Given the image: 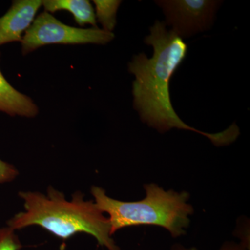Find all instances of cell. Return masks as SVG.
<instances>
[{
  "mask_svg": "<svg viewBox=\"0 0 250 250\" xmlns=\"http://www.w3.org/2000/svg\"><path fill=\"white\" fill-rule=\"evenodd\" d=\"M145 42L153 47L152 58L141 53L129 64V71L135 76L134 106L141 121L161 133L173 128L195 131L208 138L215 146L234 142L240 134L239 128L234 123L225 131L208 134L186 124L174 111L170 100V82L187 55L188 47L183 39L168 30L166 23L157 21Z\"/></svg>",
  "mask_w": 250,
  "mask_h": 250,
  "instance_id": "cell-1",
  "label": "cell"
},
{
  "mask_svg": "<svg viewBox=\"0 0 250 250\" xmlns=\"http://www.w3.org/2000/svg\"><path fill=\"white\" fill-rule=\"evenodd\" d=\"M24 211L7 223L14 231L30 226L41 227L60 239L67 240L77 233L93 236L108 250H121L111 238V225L95 202L85 200L82 192L67 201L62 192L50 187L47 195L39 192H20Z\"/></svg>",
  "mask_w": 250,
  "mask_h": 250,
  "instance_id": "cell-2",
  "label": "cell"
},
{
  "mask_svg": "<svg viewBox=\"0 0 250 250\" xmlns=\"http://www.w3.org/2000/svg\"><path fill=\"white\" fill-rule=\"evenodd\" d=\"M144 188L143 200L124 202L108 196L102 188H91L95 205L108 215L111 236L121 229L141 225L161 227L173 238L185 235L194 213L188 192L165 190L156 184H146Z\"/></svg>",
  "mask_w": 250,
  "mask_h": 250,
  "instance_id": "cell-3",
  "label": "cell"
},
{
  "mask_svg": "<svg viewBox=\"0 0 250 250\" xmlns=\"http://www.w3.org/2000/svg\"><path fill=\"white\" fill-rule=\"evenodd\" d=\"M114 36L113 33L98 27L81 29L67 25L45 11L34 19L23 36L22 52L23 55H26L51 44L104 45L111 42Z\"/></svg>",
  "mask_w": 250,
  "mask_h": 250,
  "instance_id": "cell-4",
  "label": "cell"
},
{
  "mask_svg": "<svg viewBox=\"0 0 250 250\" xmlns=\"http://www.w3.org/2000/svg\"><path fill=\"white\" fill-rule=\"evenodd\" d=\"M164 10L167 24L179 37L188 38L209 29L213 22L219 1L170 0L156 1Z\"/></svg>",
  "mask_w": 250,
  "mask_h": 250,
  "instance_id": "cell-5",
  "label": "cell"
},
{
  "mask_svg": "<svg viewBox=\"0 0 250 250\" xmlns=\"http://www.w3.org/2000/svg\"><path fill=\"white\" fill-rule=\"evenodd\" d=\"M42 5L40 0H16L9 11L0 18V46L22 42L23 34L31 27L38 11Z\"/></svg>",
  "mask_w": 250,
  "mask_h": 250,
  "instance_id": "cell-6",
  "label": "cell"
},
{
  "mask_svg": "<svg viewBox=\"0 0 250 250\" xmlns=\"http://www.w3.org/2000/svg\"><path fill=\"white\" fill-rule=\"evenodd\" d=\"M0 111L9 116L33 118L39 113L37 106L30 98L15 89L0 70Z\"/></svg>",
  "mask_w": 250,
  "mask_h": 250,
  "instance_id": "cell-7",
  "label": "cell"
},
{
  "mask_svg": "<svg viewBox=\"0 0 250 250\" xmlns=\"http://www.w3.org/2000/svg\"><path fill=\"white\" fill-rule=\"evenodd\" d=\"M42 6L46 12L68 11L73 16L75 22L82 27L90 24L98 27L93 6L88 0H45L42 1Z\"/></svg>",
  "mask_w": 250,
  "mask_h": 250,
  "instance_id": "cell-8",
  "label": "cell"
},
{
  "mask_svg": "<svg viewBox=\"0 0 250 250\" xmlns=\"http://www.w3.org/2000/svg\"><path fill=\"white\" fill-rule=\"evenodd\" d=\"M121 1H104L94 0L93 3L96 10L95 18L103 25V30L112 32L116 24V14Z\"/></svg>",
  "mask_w": 250,
  "mask_h": 250,
  "instance_id": "cell-9",
  "label": "cell"
},
{
  "mask_svg": "<svg viewBox=\"0 0 250 250\" xmlns=\"http://www.w3.org/2000/svg\"><path fill=\"white\" fill-rule=\"evenodd\" d=\"M22 243L15 231L9 227L0 228V250H20Z\"/></svg>",
  "mask_w": 250,
  "mask_h": 250,
  "instance_id": "cell-10",
  "label": "cell"
},
{
  "mask_svg": "<svg viewBox=\"0 0 250 250\" xmlns=\"http://www.w3.org/2000/svg\"><path fill=\"white\" fill-rule=\"evenodd\" d=\"M18 174L17 169L14 166L0 159V184L12 182Z\"/></svg>",
  "mask_w": 250,
  "mask_h": 250,
  "instance_id": "cell-11",
  "label": "cell"
},
{
  "mask_svg": "<svg viewBox=\"0 0 250 250\" xmlns=\"http://www.w3.org/2000/svg\"><path fill=\"white\" fill-rule=\"evenodd\" d=\"M220 250H250L241 243H236L235 242H225L220 248Z\"/></svg>",
  "mask_w": 250,
  "mask_h": 250,
  "instance_id": "cell-12",
  "label": "cell"
},
{
  "mask_svg": "<svg viewBox=\"0 0 250 250\" xmlns=\"http://www.w3.org/2000/svg\"><path fill=\"white\" fill-rule=\"evenodd\" d=\"M170 250H198L195 248H186L180 244H174L172 246Z\"/></svg>",
  "mask_w": 250,
  "mask_h": 250,
  "instance_id": "cell-13",
  "label": "cell"
}]
</instances>
